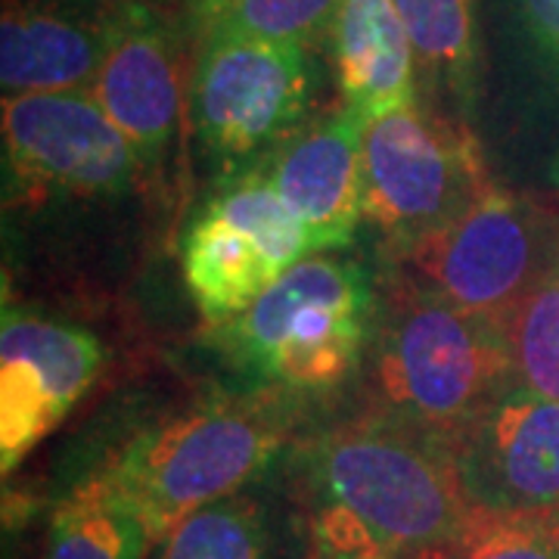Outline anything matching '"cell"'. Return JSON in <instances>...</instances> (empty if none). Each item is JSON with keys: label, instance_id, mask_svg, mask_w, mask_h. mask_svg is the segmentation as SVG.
<instances>
[{"label": "cell", "instance_id": "d6986e66", "mask_svg": "<svg viewBox=\"0 0 559 559\" xmlns=\"http://www.w3.org/2000/svg\"><path fill=\"white\" fill-rule=\"evenodd\" d=\"M342 0H190L187 25L190 38L274 40L318 47L326 40Z\"/></svg>", "mask_w": 559, "mask_h": 559}, {"label": "cell", "instance_id": "52a82bcc", "mask_svg": "<svg viewBox=\"0 0 559 559\" xmlns=\"http://www.w3.org/2000/svg\"><path fill=\"white\" fill-rule=\"evenodd\" d=\"M401 255L419 286L503 330L528 289L554 267L544 264L538 212L495 180L469 212Z\"/></svg>", "mask_w": 559, "mask_h": 559}, {"label": "cell", "instance_id": "8992f818", "mask_svg": "<svg viewBox=\"0 0 559 559\" xmlns=\"http://www.w3.org/2000/svg\"><path fill=\"white\" fill-rule=\"evenodd\" d=\"M488 183L466 121L411 103L367 124L360 212L401 252L469 212Z\"/></svg>", "mask_w": 559, "mask_h": 559}, {"label": "cell", "instance_id": "6da1fadb", "mask_svg": "<svg viewBox=\"0 0 559 559\" xmlns=\"http://www.w3.org/2000/svg\"><path fill=\"white\" fill-rule=\"evenodd\" d=\"M301 479L314 559H436L473 516L448 444L380 414L320 432Z\"/></svg>", "mask_w": 559, "mask_h": 559}, {"label": "cell", "instance_id": "277c9868", "mask_svg": "<svg viewBox=\"0 0 559 559\" xmlns=\"http://www.w3.org/2000/svg\"><path fill=\"white\" fill-rule=\"evenodd\" d=\"M373 283L358 261L311 255L249 311L212 326L230 364L280 395L330 392L360 367L377 333Z\"/></svg>", "mask_w": 559, "mask_h": 559}, {"label": "cell", "instance_id": "e0dca14e", "mask_svg": "<svg viewBox=\"0 0 559 559\" xmlns=\"http://www.w3.org/2000/svg\"><path fill=\"white\" fill-rule=\"evenodd\" d=\"M283 525L267 498L242 488L171 525L150 559H280Z\"/></svg>", "mask_w": 559, "mask_h": 559}, {"label": "cell", "instance_id": "cb8c5ba5", "mask_svg": "<svg viewBox=\"0 0 559 559\" xmlns=\"http://www.w3.org/2000/svg\"><path fill=\"white\" fill-rule=\"evenodd\" d=\"M143 3H159L162 7V3H168V0H143Z\"/></svg>", "mask_w": 559, "mask_h": 559}, {"label": "cell", "instance_id": "d4e9b609", "mask_svg": "<svg viewBox=\"0 0 559 559\" xmlns=\"http://www.w3.org/2000/svg\"><path fill=\"white\" fill-rule=\"evenodd\" d=\"M554 267H557V274H559V252H557V259H554Z\"/></svg>", "mask_w": 559, "mask_h": 559}, {"label": "cell", "instance_id": "3957f363", "mask_svg": "<svg viewBox=\"0 0 559 559\" xmlns=\"http://www.w3.org/2000/svg\"><path fill=\"white\" fill-rule=\"evenodd\" d=\"M274 395H218L146 426L100 469L153 544L183 516L249 488L286 444L293 411Z\"/></svg>", "mask_w": 559, "mask_h": 559}, {"label": "cell", "instance_id": "8fae6325", "mask_svg": "<svg viewBox=\"0 0 559 559\" xmlns=\"http://www.w3.org/2000/svg\"><path fill=\"white\" fill-rule=\"evenodd\" d=\"M103 370L87 330L3 308L0 326V466L10 476L47 439Z\"/></svg>", "mask_w": 559, "mask_h": 559}, {"label": "cell", "instance_id": "7402d4cb", "mask_svg": "<svg viewBox=\"0 0 559 559\" xmlns=\"http://www.w3.org/2000/svg\"><path fill=\"white\" fill-rule=\"evenodd\" d=\"M436 559H559V520L476 513Z\"/></svg>", "mask_w": 559, "mask_h": 559}, {"label": "cell", "instance_id": "30bf717a", "mask_svg": "<svg viewBox=\"0 0 559 559\" xmlns=\"http://www.w3.org/2000/svg\"><path fill=\"white\" fill-rule=\"evenodd\" d=\"M187 20L159 3L119 0L109 47L91 97L138 153L143 171H159L187 116Z\"/></svg>", "mask_w": 559, "mask_h": 559}, {"label": "cell", "instance_id": "5b68a950", "mask_svg": "<svg viewBox=\"0 0 559 559\" xmlns=\"http://www.w3.org/2000/svg\"><path fill=\"white\" fill-rule=\"evenodd\" d=\"M187 121L205 159L224 180L255 171L308 124L318 91L311 47L274 40H193Z\"/></svg>", "mask_w": 559, "mask_h": 559}, {"label": "cell", "instance_id": "ba28073f", "mask_svg": "<svg viewBox=\"0 0 559 559\" xmlns=\"http://www.w3.org/2000/svg\"><path fill=\"white\" fill-rule=\"evenodd\" d=\"M3 156L16 190L32 200H109L128 193L143 171L91 91L3 97Z\"/></svg>", "mask_w": 559, "mask_h": 559}, {"label": "cell", "instance_id": "ac0fdd59", "mask_svg": "<svg viewBox=\"0 0 559 559\" xmlns=\"http://www.w3.org/2000/svg\"><path fill=\"white\" fill-rule=\"evenodd\" d=\"M150 547V525L103 473H94L57 507L44 559H143Z\"/></svg>", "mask_w": 559, "mask_h": 559}, {"label": "cell", "instance_id": "7c38bea8", "mask_svg": "<svg viewBox=\"0 0 559 559\" xmlns=\"http://www.w3.org/2000/svg\"><path fill=\"white\" fill-rule=\"evenodd\" d=\"M370 121L345 106L308 121L271 159L255 168L280 200L311 230L318 249H342L355 240L364 218V138Z\"/></svg>", "mask_w": 559, "mask_h": 559}, {"label": "cell", "instance_id": "7a4b0ae2", "mask_svg": "<svg viewBox=\"0 0 559 559\" xmlns=\"http://www.w3.org/2000/svg\"><path fill=\"white\" fill-rule=\"evenodd\" d=\"M513 380L507 330L404 280L377 318L370 389L380 417L448 441Z\"/></svg>", "mask_w": 559, "mask_h": 559}, {"label": "cell", "instance_id": "44dd1931", "mask_svg": "<svg viewBox=\"0 0 559 559\" xmlns=\"http://www.w3.org/2000/svg\"><path fill=\"white\" fill-rule=\"evenodd\" d=\"M513 377L544 399L559 401V274L550 267L507 323Z\"/></svg>", "mask_w": 559, "mask_h": 559}, {"label": "cell", "instance_id": "5bb4252c", "mask_svg": "<svg viewBox=\"0 0 559 559\" xmlns=\"http://www.w3.org/2000/svg\"><path fill=\"white\" fill-rule=\"evenodd\" d=\"M342 103L367 121L419 103V66L395 0H342L326 35Z\"/></svg>", "mask_w": 559, "mask_h": 559}, {"label": "cell", "instance_id": "9c48e42d", "mask_svg": "<svg viewBox=\"0 0 559 559\" xmlns=\"http://www.w3.org/2000/svg\"><path fill=\"white\" fill-rule=\"evenodd\" d=\"M448 451L476 513L559 520V401L513 377Z\"/></svg>", "mask_w": 559, "mask_h": 559}, {"label": "cell", "instance_id": "ffe728a7", "mask_svg": "<svg viewBox=\"0 0 559 559\" xmlns=\"http://www.w3.org/2000/svg\"><path fill=\"white\" fill-rule=\"evenodd\" d=\"M218 212L221 218L246 230L261 249L277 264L280 274L296 267L299 261L318 255V242L311 230L301 224L293 209L280 200L274 187L261 178V171H246L237 178H227L215 190V197L205 202Z\"/></svg>", "mask_w": 559, "mask_h": 559}, {"label": "cell", "instance_id": "603a6c76", "mask_svg": "<svg viewBox=\"0 0 559 559\" xmlns=\"http://www.w3.org/2000/svg\"><path fill=\"white\" fill-rule=\"evenodd\" d=\"M520 13L540 53L559 69V0H520Z\"/></svg>", "mask_w": 559, "mask_h": 559}, {"label": "cell", "instance_id": "2e32d148", "mask_svg": "<svg viewBox=\"0 0 559 559\" xmlns=\"http://www.w3.org/2000/svg\"><path fill=\"white\" fill-rule=\"evenodd\" d=\"M419 66V87L469 112L479 91L476 0H395Z\"/></svg>", "mask_w": 559, "mask_h": 559}, {"label": "cell", "instance_id": "9a60e30c", "mask_svg": "<svg viewBox=\"0 0 559 559\" xmlns=\"http://www.w3.org/2000/svg\"><path fill=\"white\" fill-rule=\"evenodd\" d=\"M180 271L190 299L212 326L240 318L283 277L259 242L212 205H202L183 234Z\"/></svg>", "mask_w": 559, "mask_h": 559}, {"label": "cell", "instance_id": "4fadbf2b", "mask_svg": "<svg viewBox=\"0 0 559 559\" xmlns=\"http://www.w3.org/2000/svg\"><path fill=\"white\" fill-rule=\"evenodd\" d=\"M119 0H3V97L91 91Z\"/></svg>", "mask_w": 559, "mask_h": 559}]
</instances>
